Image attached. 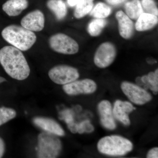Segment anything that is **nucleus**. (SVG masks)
<instances>
[{
  "mask_svg": "<svg viewBox=\"0 0 158 158\" xmlns=\"http://www.w3.org/2000/svg\"><path fill=\"white\" fill-rule=\"evenodd\" d=\"M0 64L12 78L23 81L31 72L30 66L21 51L13 46H6L0 49Z\"/></svg>",
  "mask_w": 158,
  "mask_h": 158,
  "instance_id": "obj_1",
  "label": "nucleus"
},
{
  "mask_svg": "<svg viewBox=\"0 0 158 158\" xmlns=\"http://www.w3.org/2000/svg\"><path fill=\"white\" fill-rule=\"evenodd\" d=\"M2 35L7 42L21 51L28 50L37 40L34 32L16 25L6 27L2 31Z\"/></svg>",
  "mask_w": 158,
  "mask_h": 158,
  "instance_id": "obj_2",
  "label": "nucleus"
},
{
  "mask_svg": "<svg viewBox=\"0 0 158 158\" xmlns=\"http://www.w3.org/2000/svg\"><path fill=\"white\" fill-rule=\"evenodd\" d=\"M133 145L128 139L118 135L106 136L97 144L100 152L107 155L123 156L132 150Z\"/></svg>",
  "mask_w": 158,
  "mask_h": 158,
  "instance_id": "obj_3",
  "label": "nucleus"
},
{
  "mask_svg": "<svg viewBox=\"0 0 158 158\" xmlns=\"http://www.w3.org/2000/svg\"><path fill=\"white\" fill-rule=\"evenodd\" d=\"M37 141L38 158H56L60 154L62 148V143L56 135L43 132L38 135Z\"/></svg>",
  "mask_w": 158,
  "mask_h": 158,
  "instance_id": "obj_4",
  "label": "nucleus"
},
{
  "mask_svg": "<svg viewBox=\"0 0 158 158\" xmlns=\"http://www.w3.org/2000/svg\"><path fill=\"white\" fill-rule=\"evenodd\" d=\"M49 44L56 52L64 55H74L78 52L79 46L75 40L66 34L58 33L51 36Z\"/></svg>",
  "mask_w": 158,
  "mask_h": 158,
  "instance_id": "obj_5",
  "label": "nucleus"
},
{
  "mask_svg": "<svg viewBox=\"0 0 158 158\" xmlns=\"http://www.w3.org/2000/svg\"><path fill=\"white\" fill-rule=\"evenodd\" d=\"M48 76L54 83L58 85H65L77 80L80 74L74 67L60 65L51 69L48 72Z\"/></svg>",
  "mask_w": 158,
  "mask_h": 158,
  "instance_id": "obj_6",
  "label": "nucleus"
},
{
  "mask_svg": "<svg viewBox=\"0 0 158 158\" xmlns=\"http://www.w3.org/2000/svg\"><path fill=\"white\" fill-rule=\"evenodd\" d=\"M121 88L125 95L136 105H144L152 99V96L147 90L131 82H122Z\"/></svg>",
  "mask_w": 158,
  "mask_h": 158,
  "instance_id": "obj_7",
  "label": "nucleus"
},
{
  "mask_svg": "<svg viewBox=\"0 0 158 158\" xmlns=\"http://www.w3.org/2000/svg\"><path fill=\"white\" fill-rule=\"evenodd\" d=\"M116 56V48L112 43H103L95 52L94 61L98 68H106L113 63Z\"/></svg>",
  "mask_w": 158,
  "mask_h": 158,
  "instance_id": "obj_8",
  "label": "nucleus"
},
{
  "mask_svg": "<svg viewBox=\"0 0 158 158\" xmlns=\"http://www.w3.org/2000/svg\"><path fill=\"white\" fill-rule=\"evenodd\" d=\"M96 83L89 79L75 81L63 85L62 89L65 93L69 95H77L80 94H90L96 91Z\"/></svg>",
  "mask_w": 158,
  "mask_h": 158,
  "instance_id": "obj_9",
  "label": "nucleus"
},
{
  "mask_svg": "<svg viewBox=\"0 0 158 158\" xmlns=\"http://www.w3.org/2000/svg\"><path fill=\"white\" fill-rule=\"evenodd\" d=\"M45 18L43 13L39 10H34L24 16L21 25L25 28L33 32H40L44 28Z\"/></svg>",
  "mask_w": 158,
  "mask_h": 158,
  "instance_id": "obj_10",
  "label": "nucleus"
},
{
  "mask_svg": "<svg viewBox=\"0 0 158 158\" xmlns=\"http://www.w3.org/2000/svg\"><path fill=\"white\" fill-rule=\"evenodd\" d=\"M98 109L102 125L108 130L116 129V125L113 116L112 105L110 102L108 100L102 101L98 104Z\"/></svg>",
  "mask_w": 158,
  "mask_h": 158,
  "instance_id": "obj_11",
  "label": "nucleus"
},
{
  "mask_svg": "<svg viewBox=\"0 0 158 158\" xmlns=\"http://www.w3.org/2000/svg\"><path fill=\"white\" fill-rule=\"evenodd\" d=\"M135 109L129 102L117 100L114 103L113 110V116L123 124L129 126L131 124L129 114Z\"/></svg>",
  "mask_w": 158,
  "mask_h": 158,
  "instance_id": "obj_12",
  "label": "nucleus"
},
{
  "mask_svg": "<svg viewBox=\"0 0 158 158\" xmlns=\"http://www.w3.org/2000/svg\"><path fill=\"white\" fill-rule=\"evenodd\" d=\"M33 122L44 131L57 136H63L65 135V131L61 126L52 118L37 116L33 118Z\"/></svg>",
  "mask_w": 158,
  "mask_h": 158,
  "instance_id": "obj_13",
  "label": "nucleus"
},
{
  "mask_svg": "<svg viewBox=\"0 0 158 158\" xmlns=\"http://www.w3.org/2000/svg\"><path fill=\"white\" fill-rule=\"evenodd\" d=\"M116 17L118 21V31L120 36L124 39H130L134 33L132 21L122 11L116 12Z\"/></svg>",
  "mask_w": 158,
  "mask_h": 158,
  "instance_id": "obj_14",
  "label": "nucleus"
},
{
  "mask_svg": "<svg viewBox=\"0 0 158 158\" xmlns=\"http://www.w3.org/2000/svg\"><path fill=\"white\" fill-rule=\"evenodd\" d=\"M27 0H8L2 6L3 11L9 16H18L27 9Z\"/></svg>",
  "mask_w": 158,
  "mask_h": 158,
  "instance_id": "obj_15",
  "label": "nucleus"
},
{
  "mask_svg": "<svg viewBox=\"0 0 158 158\" xmlns=\"http://www.w3.org/2000/svg\"><path fill=\"white\" fill-rule=\"evenodd\" d=\"M135 28L137 31H144L151 30L158 24L157 16L143 12L137 19Z\"/></svg>",
  "mask_w": 158,
  "mask_h": 158,
  "instance_id": "obj_16",
  "label": "nucleus"
},
{
  "mask_svg": "<svg viewBox=\"0 0 158 158\" xmlns=\"http://www.w3.org/2000/svg\"><path fill=\"white\" fill-rule=\"evenodd\" d=\"M47 6L58 20L63 19L67 15V8L63 0H48Z\"/></svg>",
  "mask_w": 158,
  "mask_h": 158,
  "instance_id": "obj_17",
  "label": "nucleus"
},
{
  "mask_svg": "<svg viewBox=\"0 0 158 158\" xmlns=\"http://www.w3.org/2000/svg\"><path fill=\"white\" fill-rule=\"evenodd\" d=\"M143 83V88L145 90L150 89L154 94H157L158 92V70L155 72H151L147 75L141 77Z\"/></svg>",
  "mask_w": 158,
  "mask_h": 158,
  "instance_id": "obj_18",
  "label": "nucleus"
},
{
  "mask_svg": "<svg viewBox=\"0 0 158 158\" xmlns=\"http://www.w3.org/2000/svg\"><path fill=\"white\" fill-rule=\"evenodd\" d=\"M125 9L126 14L131 19H137L143 13V9L139 0H132L128 2L125 6Z\"/></svg>",
  "mask_w": 158,
  "mask_h": 158,
  "instance_id": "obj_19",
  "label": "nucleus"
},
{
  "mask_svg": "<svg viewBox=\"0 0 158 158\" xmlns=\"http://www.w3.org/2000/svg\"><path fill=\"white\" fill-rule=\"evenodd\" d=\"M94 0H81L76 6L74 15L77 19L84 17L93 9Z\"/></svg>",
  "mask_w": 158,
  "mask_h": 158,
  "instance_id": "obj_20",
  "label": "nucleus"
},
{
  "mask_svg": "<svg viewBox=\"0 0 158 158\" xmlns=\"http://www.w3.org/2000/svg\"><path fill=\"white\" fill-rule=\"evenodd\" d=\"M106 24V20L104 19L96 18L92 20L88 24V34L92 37L99 36Z\"/></svg>",
  "mask_w": 158,
  "mask_h": 158,
  "instance_id": "obj_21",
  "label": "nucleus"
},
{
  "mask_svg": "<svg viewBox=\"0 0 158 158\" xmlns=\"http://www.w3.org/2000/svg\"><path fill=\"white\" fill-rule=\"evenodd\" d=\"M111 8L105 3H98L90 13V15L94 17L99 19L106 18L111 13Z\"/></svg>",
  "mask_w": 158,
  "mask_h": 158,
  "instance_id": "obj_22",
  "label": "nucleus"
},
{
  "mask_svg": "<svg viewBox=\"0 0 158 158\" xmlns=\"http://www.w3.org/2000/svg\"><path fill=\"white\" fill-rule=\"evenodd\" d=\"M16 116V111L11 108L0 107V126L5 124Z\"/></svg>",
  "mask_w": 158,
  "mask_h": 158,
  "instance_id": "obj_23",
  "label": "nucleus"
},
{
  "mask_svg": "<svg viewBox=\"0 0 158 158\" xmlns=\"http://www.w3.org/2000/svg\"><path fill=\"white\" fill-rule=\"evenodd\" d=\"M141 4L142 9L146 11L145 13L158 16V8L153 0H141Z\"/></svg>",
  "mask_w": 158,
  "mask_h": 158,
  "instance_id": "obj_24",
  "label": "nucleus"
},
{
  "mask_svg": "<svg viewBox=\"0 0 158 158\" xmlns=\"http://www.w3.org/2000/svg\"><path fill=\"white\" fill-rule=\"evenodd\" d=\"M94 131L93 126L89 120H86L78 124L77 133L80 134L84 133H90Z\"/></svg>",
  "mask_w": 158,
  "mask_h": 158,
  "instance_id": "obj_25",
  "label": "nucleus"
},
{
  "mask_svg": "<svg viewBox=\"0 0 158 158\" xmlns=\"http://www.w3.org/2000/svg\"><path fill=\"white\" fill-rule=\"evenodd\" d=\"M148 158H158V148L157 147L154 148L149 151L147 155Z\"/></svg>",
  "mask_w": 158,
  "mask_h": 158,
  "instance_id": "obj_26",
  "label": "nucleus"
},
{
  "mask_svg": "<svg viewBox=\"0 0 158 158\" xmlns=\"http://www.w3.org/2000/svg\"><path fill=\"white\" fill-rule=\"evenodd\" d=\"M6 150V144L2 138L0 137V158L2 157Z\"/></svg>",
  "mask_w": 158,
  "mask_h": 158,
  "instance_id": "obj_27",
  "label": "nucleus"
},
{
  "mask_svg": "<svg viewBox=\"0 0 158 158\" xmlns=\"http://www.w3.org/2000/svg\"><path fill=\"white\" fill-rule=\"evenodd\" d=\"M106 2L112 5H117L123 3L127 0H106Z\"/></svg>",
  "mask_w": 158,
  "mask_h": 158,
  "instance_id": "obj_28",
  "label": "nucleus"
},
{
  "mask_svg": "<svg viewBox=\"0 0 158 158\" xmlns=\"http://www.w3.org/2000/svg\"><path fill=\"white\" fill-rule=\"evenodd\" d=\"M81 0H67V3L70 7L77 6Z\"/></svg>",
  "mask_w": 158,
  "mask_h": 158,
  "instance_id": "obj_29",
  "label": "nucleus"
},
{
  "mask_svg": "<svg viewBox=\"0 0 158 158\" xmlns=\"http://www.w3.org/2000/svg\"><path fill=\"white\" fill-rule=\"evenodd\" d=\"M147 62H148V63L151 64H153V63H154L155 62H156L155 60H154V59H147Z\"/></svg>",
  "mask_w": 158,
  "mask_h": 158,
  "instance_id": "obj_30",
  "label": "nucleus"
},
{
  "mask_svg": "<svg viewBox=\"0 0 158 158\" xmlns=\"http://www.w3.org/2000/svg\"><path fill=\"white\" fill-rule=\"evenodd\" d=\"M6 81H7V80L5 78L3 77H0V84Z\"/></svg>",
  "mask_w": 158,
  "mask_h": 158,
  "instance_id": "obj_31",
  "label": "nucleus"
}]
</instances>
